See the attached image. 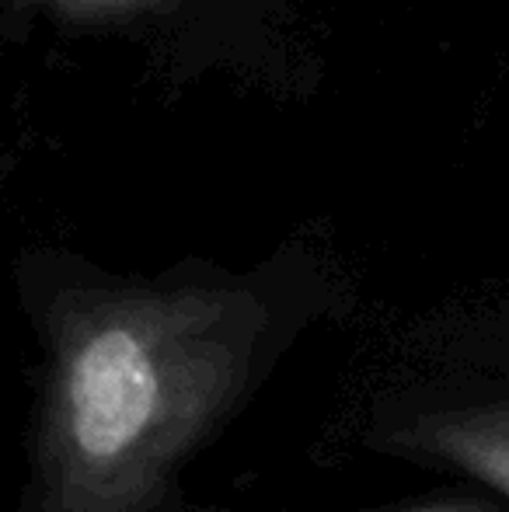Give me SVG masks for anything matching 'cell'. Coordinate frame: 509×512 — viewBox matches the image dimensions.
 <instances>
[{
    "instance_id": "obj_1",
    "label": "cell",
    "mask_w": 509,
    "mask_h": 512,
    "mask_svg": "<svg viewBox=\"0 0 509 512\" xmlns=\"http://www.w3.org/2000/svg\"><path fill=\"white\" fill-rule=\"evenodd\" d=\"M255 314L227 293H95L56 324L53 512H143L245 380Z\"/></svg>"
},
{
    "instance_id": "obj_2",
    "label": "cell",
    "mask_w": 509,
    "mask_h": 512,
    "mask_svg": "<svg viewBox=\"0 0 509 512\" xmlns=\"http://www.w3.org/2000/svg\"><path fill=\"white\" fill-rule=\"evenodd\" d=\"M419 439L433 457L509 495V405L429 418Z\"/></svg>"
},
{
    "instance_id": "obj_3",
    "label": "cell",
    "mask_w": 509,
    "mask_h": 512,
    "mask_svg": "<svg viewBox=\"0 0 509 512\" xmlns=\"http://www.w3.org/2000/svg\"><path fill=\"white\" fill-rule=\"evenodd\" d=\"M39 4H53L70 14H129V11H143V7L164 4V0H39Z\"/></svg>"
},
{
    "instance_id": "obj_4",
    "label": "cell",
    "mask_w": 509,
    "mask_h": 512,
    "mask_svg": "<svg viewBox=\"0 0 509 512\" xmlns=\"http://www.w3.org/2000/svg\"><path fill=\"white\" fill-rule=\"evenodd\" d=\"M412 512H489V509H471V506H440V509H412Z\"/></svg>"
}]
</instances>
